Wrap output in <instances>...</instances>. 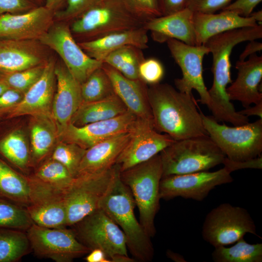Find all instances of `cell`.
<instances>
[{
  "mask_svg": "<svg viewBox=\"0 0 262 262\" xmlns=\"http://www.w3.org/2000/svg\"><path fill=\"white\" fill-rule=\"evenodd\" d=\"M32 41L0 38V69L16 72L44 63L41 51Z\"/></svg>",
  "mask_w": 262,
  "mask_h": 262,
  "instance_id": "obj_27",
  "label": "cell"
},
{
  "mask_svg": "<svg viewBox=\"0 0 262 262\" xmlns=\"http://www.w3.org/2000/svg\"><path fill=\"white\" fill-rule=\"evenodd\" d=\"M131 131V138L116 162L120 172L149 160L176 141L160 133L153 123L147 120L137 119Z\"/></svg>",
  "mask_w": 262,
  "mask_h": 262,
  "instance_id": "obj_15",
  "label": "cell"
},
{
  "mask_svg": "<svg viewBox=\"0 0 262 262\" xmlns=\"http://www.w3.org/2000/svg\"><path fill=\"white\" fill-rule=\"evenodd\" d=\"M166 43L182 72V77L174 80L177 89L189 94L196 90L200 96L198 101L209 108L210 98L203 76V60L209 49L204 45H189L174 39Z\"/></svg>",
  "mask_w": 262,
  "mask_h": 262,
  "instance_id": "obj_13",
  "label": "cell"
},
{
  "mask_svg": "<svg viewBox=\"0 0 262 262\" xmlns=\"http://www.w3.org/2000/svg\"><path fill=\"white\" fill-rule=\"evenodd\" d=\"M262 37V25L244 27L225 32L209 38L204 44L213 56V82L208 90L213 117L217 121H224L234 126H240L248 121L247 116L236 112L226 91L231 79L230 60L233 48L239 43Z\"/></svg>",
  "mask_w": 262,
  "mask_h": 262,
  "instance_id": "obj_1",
  "label": "cell"
},
{
  "mask_svg": "<svg viewBox=\"0 0 262 262\" xmlns=\"http://www.w3.org/2000/svg\"><path fill=\"white\" fill-rule=\"evenodd\" d=\"M193 23L196 45H204L211 37L225 32L258 25L250 16L244 17L227 10L218 14L194 12Z\"/></svg>",
  "mask_w": 262,
  "mask_h": 262,
  "instance_id": "obj_25",
  "label": "cell"
},
{
  "mask_svg": "<svg viewBox=\"0 0 262 262\" xmlns=\"http://www.w3.org/2000/svg\"><path fill=\"white\" fill-rule=\"evenodd\" d=\"M246 233L262 238L248 212L229 203L220 204L207 214L201 230L204 240L214 247L234 244Z\"/></svg>",
  "mask_w": 262,
  "mask_h": 262,
  "instance_id": "obj_9",
  "label": "cell"
},
{
  "mask_svg": "<svg viewBox=\"0 0 262 262\" xmlns=\"http://www.w3.org/2000/svg\"><path fill=\"white\" fill-rule=\"evenodd\" d=\"M37 6L34 0H0V15L23 13Z\"/></svg>",
  "mask_w": 262,
  "mask_h": 262,
  "instance_id": "obj_44",
  "label": "cell"
},
{
  "mask_svg": "<svg viewBox=\"0 0 262 262\" xmlns=\"http://www.w3.org/2000/svg\"><path fill=\"white\" fill-rule=\"evenodd\" d=\"M163 167L160 154L120 172L139 212L140 223L150 237L156 232L155 216L160 208V183Z\"/></svg>",
  "mask_w": 262,
  "mask_h": 262,
  "instance_id": "obj_4",
  "label": "cell"
},
{
  "mask_svg": "<svg viewBox=\"0 0 262 262\" xmlns=\"http://www.w3.org/2000/svg\"><path fill=\"white\" fill-rule=\"evenodd\" d=\"M31 249L26 231L0 228V262H15Z\"/></svg>",
  "mask_w": 262,
  "mask_h": 262,
  "instance_id": "obj_32",
  "label": "cell"
},
{
  "mask_svg": "<svg viewBox=\"0 0 262 262\" xmlns=\"http://www.w3.org/2000/svg\"><path fill=\"white\" fill-rule=\"evenodd\" d=\"M8 89H9V87L0 80V96Z\"/></svg>",
  "mask_w": 262,
  "mask_h": 262,
  "instance_id": "obj_56",
  "label": "cell"
},
{
  "mask_svg": "<svg viewBox=\"0 0 262 262\" xmlns=\"http://www.w3.org/2000/svg\"><path fill=\"white\" fill-rule=\"evenodd\" d=\"M130 9L136 16L147 21L162 16L158 0H125Z\"/></svg>",
  "mask_w": 262,
  "mask_h": 262,
  "instance_id": "obj_42",
  "label": "cell"
},
{
  "mask_svg": "<svg viewBox=\"0 0 262 262\" xmlns=\"http://www.w3.org/2000/svg\"><path fill=\"white\" fill-rule=\"evenodd\" d=\"M33 176L40 182L63 193L70 187L74 178L62 164L51 158L37 168Z\"/></svg>",
  "mask_w": 262,
  "mask_h": 262,
  "instance_id": "obj_35",
  "label": "cell"
},
{
  "mask_svg": "<svg viewBox=\"0 0 262 262\" xmlns=\"http://www.w3.org/2000/svg\"><path fill=\"white\" fill-rule=\"evenodd\" d=\"M235 68L238 71L237 78L226 89L230 100L239 101L245 108L252 103L262 102L259 85L262 79V56L255 53L247 60H238Z\"/></svg>",
  "mask_w": 262,
  "mask_h": 262,
  "instance_id": "obj_21",
  "label": "cell"
},
{
  "mask_svg": "<svg viewBox=\"0 0 262 262\" xmlns=\"http://www.w3.org/2000/svg\"><path fill=\"white\" fill-rule=\"evenodd\" d=\"M120 173V166L116 164L103 171L74 178L70 187L63 193L66 226L74 225L100 209L103 199Z\"/></svg>",
  "mask_w": 262,
  "mask_h": 262,
  "instance_id": "obj_7",
  "label": "cell"
},
{
  "mask_svg": "<svg viewBox=\"0 0 262 262\" xmlns=\"http://www.w3.org/2000/svg\"><path fill=\"white\" fill-rule=\"evenodd\" d=\"M262 0H236L230 3L222 10L233 12L244 17H248L254 9Z\"/></svg>",
  "mask_w": 262,
  "mask_h": 262,
  "instance_id": "obj_46",
  "label": "cell"
},
{
  "mask_svg": "<svg viewBox=\"0 0 262 262\" xmlns=\"http://www.w3.org/2000/svg\"><path fill=\"white\" fill-rule=\"evenodd\" d=\"M146 22L130 9L125 0H103L73 20L70 28L73 36L85 41L143 27Z\"/></svg>",
  "mask_w": 262,
  "mask_h": 262,
  "instance_id": "obj_6",
  "label": "cell"
},
{
  "mask_svg": "<svg viewBox=\"0 0 262 262\" xmlns=\"http://www.w3.org/2000/svg\"><path fill=\"white\" fill-rule=\"evenodd\" d=\"M38 40L60 56L80 84L103 65L102 62L90 57L83 50L73 35L70 26L66 24L52 25Z\"/></svg>",
  "mask_w": 262,
  "mask_h": 262,
  "instance_id": "obj_11",
  "label": "cell"
},
{
  "mask_svg": "<svg viewBox=\"0 0 262 262\" xmlns=\"http://www.w3.org/2000/svg\"><path fill=\"white\" fill-rule=\"evenodd\" d=\"M86 150L73 143L60 142L55 147L50 158L62 164L75 178Z\"/></svg>",
  "mask_w": 262,
  "mask_h": 262,
  "instance_id": "obj_39",
  "label": "cell"
},
{
  "mask_svg": "<svg viewBox=\"0 0 262 262\" xmlns=\"http://www.w3.org/2000/svg\"><path fill=\"white\" fill-rule=\"evenodd\" d=\"M230 173L224 167L214 172L203 171L162 177L160 198L169 200L180 196L201 201L217 186L233 182Z\"/></svg>",
  "mask_w": 262,
  "mask_h": 262,
  "instance_id": "obj_14",
  "label": "cell"
},
{
  "mask_svg": "<svg viewBox=\"0 0 262 262\" xmlns=\"http://www.w3.org/2000/svg\"><path fill=\"white\" fill-rule=\"evenodd\" d=\"M127 111L123 102L114 94L101 100L82 102L72 116L69 123L80 127L115 117Z\"/></svg>",
  "mask_w": 262,
  "mask_h": 262,
  "instance_id": "obj_29",
  "label": "cell"
},
{
  "mask_svg": "<svg viewBox=\"0 0 262 262\" xmlns=\"http://www.w3.org/2000/svg\"><path fill=\"white\" fill-rule=\"evenodd\" d=\"M87 262H110L104 252L100 249H92L85 258Z\"/></svg>",
  "mask_w": 262,
  "mask_h": 262,
  "instance_id": "obj_50",
  "label": "cell"
},
{
  "mask_svg": "<svg viewBox=\"0 0 262 262\" xmlns=\"http://www.w3.org/2000/svg\"><path fill=\"white\" fill-rule=\"evenodd\" d=\"M159 154L163 177L208 171L226 157L209 135L175 141Z\"/></svg>",
  "mask_w": 262,
  "mask_h": 262,
  "instance_id": "obj_5",
  "label": "cell"
},
{
  "mask_svg": "<svg viewBox=\"0 0 262 262\" xmlns=\"http://www.w3.org/2000/svg\"><path fill=\"white\" fill-rule=\"evenodd\" d=\"M3 72L0 69V79L1 78V77H2L3 74Z\"/></svg>",
  "mask_w": 262,
  "mask_h": 262,
  "instance_id": "obj_58",
  "label": "cell"
},
{
  "mask_svg": "<svg viewBox=\"0 0 262 262\" xmlns=\"http://www.w3.org/2000/svg\"><path fill=\"white\" fill-rule=\"evenodd\" d=\"M232 0H189L187 8L193 12L215 13L222 10Z\"/></svg>",
  "mask_w": 262,
  "mask_h": 262,
  "instance_id": "obj_43",
  "label": "cell"
},
{
  "mask_svg": "<svg viewBox=\"0 0 262 262\" xmlns=\"http://www.w3.org/2000/svg\"><path fill=\"white\" fill-rule=\"evenodd\" d=\"M110 261L111 262H133L135 259L130 258L128 255L119 254L114 256Z\"/></svg>",
  "mask_w": 262,
  "mask_h": 262,
  "instance_id": "obj_54",
  "label": "cell"
},
{
  "mask_svg": "<svg viewBox=\"0 0 262 262\" xmlns=\"http://www.w3.org/2000/svg\"><path fill=\"white\" fill-rule=\"evenodd\" d=\"M78 240L90 250H102L111 259L119 254L128 255L126 236L119 227L99 209L73 225Z\"/></svg>",
  "mask_w": 262,
  "mask_h": 262,
  "instance_id": "obj_10",
  "label": "cell"
},
{
  "mask_svg": "<svg viewBox=\"0 0 262 262\" xmlns=\"http://www.w3.org/2000/svg\"><path fill=\"white\" fill-rule=\"evenodd\" d=\"M135 205L130 189L121 180L119 174L103 199L100 208L124 232L127 248L135 259L148 262L152 260L154 250L151 237L135 216Z\"/></svg>",
  "mask_w": 262,
  "mask_h": 262,
  "instance_id": "obj_3",
  "label": "cell"
},
{
  "mask_svg": "<svg viewBox=\"0 0 262 262\" xmlns=\"http://www.w3.org/2000/svg\"><path fill=\"white\" fill-rule=\"evenodd\" d=\"M137 119L128 110L115 117L80 127L69 123L59 134L57 139L60 142L73 143L87 149L111 137L131 131Z\"/></svg>",
  "mask_w": 262,
  "mask_h": 262,
  "instance_id": "obj_16",
  "label": "cell"
},
{
  "mask_svg": "<svg viewBox=\"0 0 262 262\" xmlns=\"http://www.w3.org/2000/svg\"><path fill=\"white\" fill-rule=\"evenodd\" d=\"M46 63L23 70L4 72L0 80L9 88L23 94L27 92L41 77Z\"/></svg>",
  "mask_w": 262,
  "mask_h": 262,
  "instance_id": "obj_38",
  "label": "cell"
},
{
  "mask_svg": "<svg viewBox=\"0 0 262 262\" xmlns=\"http://www.w3.org/2000/svg\"><path fill=\"white\" fill-rule=\"evenodd\" d=\"M102 67L110 79L115 94L123 102L128 110L138 119L153 123L147 97V84L139 79L133 80L125 77L104 63Z\"/></svg>",
  "mask_w": 262,
  "mask_h": 262,
  "instance_id": "obj_22",
  "label": "cell"
},
{
  "mask_svg": "<svg viewBox=\"0 0 262 262\" xmlns=\"http://www.w3.org/2000/svg\"><path fill=\"white\" fill-rule=\"evenodd\" d=\"M147 97L158 132L176 141L209 135L192 95L182 93L168 83L150 85Z\"/></svg>",
  "mask_w": 262,
  "mask_h": 262,
  "instance_id": "obj_2",
  "label": "cell"
},
{
  "mask_svg": "<svg viewBox=\"0 0 262 262\" xmlns=\"http://www.w3.org/2000/svg\"><path fill=\"white\" fill-rule=\"evenodd\" d=\"M145 59L142 49L132 46H125L109 54L104 63L112 67L125 77L138 79V68Z\"/></svg>",
  "mask_w": 262,
  "mask_h": 262,
  "instance_id": "obj_33",
  "label": "cell"
},
{
  "mask_svg": "<svg viewBox=\"0 0 262 262\" xmlns=\"http://www.w3.org/2000/svg\"><path fill=\"white\" fill-rule=\"evenodd\" d=\"M103 0H66L65 7L54 13L61 20H73Z\"/></svg>",
  "mask_w": 262,
  "mask_h": 262,
  "instance_id": "obj_41",
  "label": "cell"
},
{
  "mask_svg": "<svg viewBox=\"0 0 262 262\" xmlns=\"http://www.w3.org/2000/svg\"><path fill=\"white\" fill-rule=\"evenodd\" d=\"M204 127L209 136L224 153L233 161L255 158L262 152V118L247 124L229 127L220 124L200 111Z\"/></svg>",
  "mask_w": 262,
  "mask_h": 262,
  "instance_id": "obj_8",
  "label": "cell"
},
{
  "mask_svg": "<svg viewBox=\"0 0 262 262\" xmlns=\"http://www.w3.org/2000/svg\"><path fill=\"white\" fill-rule=\"evenodd\" d=\"M36 180L23 176L0 159V198L26 207L34 195Z\"/></svg>",
  "mask_w": 262,
  "mask_h": 262,
  "instance_id": "obj_28",
  "label": "cell"
},
{
  "mask_svg": "<svg viewBox=\"0 0 262 262\" xmlns=\"http://www.w3.org/2000/svg\"><path fill=\"white\" fill-rule=\"evenodd\" d=\"M131 131L111 137L86 149L77 176L100 172L114 166L131 138Z\"/></svg>",
  "mask_w": 262,
  "mask_h": 262,
  "instance_id": "obj_24",
  "label": "cell"
},
{
  "mask_svg": "<svg viewBox=\"0 0 262 262\" xmlns=\"http://www.w3.org/2000/svg\"><path fill=\"white\" fill-rule=\"evenodd\" d=\"M255 40L249 41L239 56L240 61H244L250 55L260 51L262 49V43Z\"/></svg>",
  "mask_w": 262,
  "mask_h": 262,
  "instance_id": "obj_49",
  "label": "cell"
},
{
  "mask_svg": "<svg viewBox=\"0 0 262 262\" xmlns=\"http://www.w3.org/2000/svg\"><path fill=\"white\" fill-rule=\"evenodd\" d=\"M166 255L171 260L176 262H186V261L181 255L174 252L170 250L166 251Z\"/></svg>",
  "mask_w": 262,
  "mask_h": 262,
  "instance_id": "obj_53",
  "label": "cell"
},
{
  "mask_svg": "<svg viewBox=\"0 0 262 262\" xmlns=\"http://www.w3.org/2000/svg\"><path fill=\"white\" fill-rule=\"evenodd\" d=\"M233 246L214 247L212 257L214 262H262V244H249L242 238Z\"/></svg>",
  "mask_w": 262,
  "mask_h": 262,
  "instance_id": "obj_31",
  "label": "cell"
},
{
  "mask_svg": "<svg viewBox=\"0 0 262 262\" xmlns=\"http://www.w3.org/2000/svg\"><path fill=\"white\" fill-rule=\"evenodd\" d=\"M164 73L163 65L155 58H145L138 68L139 79L150 85L160 83L164 77Z\"/></svg>",
  "mask_w": 262,
  "mask_h": 262,
  "instance_id": "obj_40",
  "label": "cell"
},
{
  "mask_svg": "<svg viewBox=\"0 0 262 262\" xmlns=\"http://www.w3.org/2000/svg\"><path fill=\"white\" fill-rule=\"evenodd\" d=\"M252 17L258 24H261L262 22V11L259 10L252 12L250 15Z\"/></svg>",
  "mask_w": 262,
  "mask_h": 262,
  "instance_id": "obj_55",
  "label": "cell"
},
{
  "mask_svg": "<svg viewBox=\"0 0 262 262\" xmlns=\"http://www.w3.org/2000/svg\"><path fill=\"white\" fill-rule=\"evenodd\" d=\"M36 180L34 195L26 207L33 223L46 228H65L67 212L63 192Z\"/></svg>",
  "mask_w": 262,
  "mask_h": 262,
  "instance_id": "obj_19",
  "label": "cell"
},
{
  "mask_svg": "<svg viewBox=\"0 0 262 262\" xmlns=\"http://www.w3.org/2000/svg\"><path fill=\"white\" fill-rule=\"evenodd\" d=\"M66 0H45L44 5L54 13L58 11Z\"/></svg>",
  "mask_w": 262,
  "mask_h": 262,
  "instance_id": "obj_52",
  "label": "cell"
},
{
  "mask_svg": "<svg viewBox=\"0 0 262 262\" xmlns=\"http://www.w3.org/2000/svg\"><path fill=\"white\" fill-rule=\"evenodd\" d=\"M33 223L25 207L0 198V228L26 231Z\"/></svg>",
  "mask_w": 262,
  "mask_h": 262,
  "instance_id": "obj_37",
  "label": "cell"
},
{
  "mask_svg": "<svg viewBox=\"0 0 262 262\" xmlns=\"http://www.w3.org/2000/svg\"><path fill=\"white\" fill-rule=\"evenodd\" d=\"M24 94L9 88L0 96V116L6 115L22 99Z\"/></svg>",
  "mask_w": 262,
  "mask_h": 262,
  "instance_id": "obj_45",
  "label": "cell"
},
{
  "mask_svg": "<svg viewBox=\"0 0 262 262\" xmlns=\"http://www.w3.org/2000/svg\"><path fill=\"white\" fill-rule=\"evenodd\" d=\"M0 153L17 167L24 169L31 163V154L24 133L19 130L10 132L0 141Z\"/></svg>",
  "mask_w": 262,
  "mask_h": 262,
  "instance_id": "obj_34",
  "label": "cell"
},
{
  "mask_svg": "<svg viewBox=\"0 0 262 262\" xmlns=\"http://www.w3.org/2000/svg\"><path fill=\"white\" fill-rule=\"evenodd\" d=\"M54 12L44 5L20 14L0 15V38L39 39L52 26Z\"/></svg>",
  "mask_w": 262,
  "mask_h": 262,
  "instance_id": "obj_17",
  "label": "cell"
},
{
  "mask_svg": "<svg viewBox=\"0 0 262 262\" xmlns=\"http://www.w3.org/2000/svg\"><path fill=\"white\" fill-rule=\"evenodd\" d=\"M222 164H224V167L230 173L244 168L261 169L262 168V157L261 155L255 158L243 161H233L226 157Z\"/></svg>",
  "mask_w": 262,
  "mask_h": 262,
  "instance_id": "obj_47",
  "label": "cell"
},
{
  "mask_svg": "<svg viewBox=\"0 0 262 262\" xmlns=\"http://www.w3.org/2000/svg\"><path fill=\"white\" fill-rule=\"evenodd\" d=\"M57 89L54 95L51 115L55 123L57 136L70 123L82 98L80 83L63 65L55 66ZM58 138V137H57Z\"/></svg>",
  "mask_w": 262,
  "mask_h": 262,
  "instance_id": "obj_20",
  "label": "cell"
},
{
  "mask_svg": "<svg viewBox=\"0 0 262 262\" xmlns=\"http://www.w3.org/2000/svg\"><path fill=\"white\" fill-rule=\"evenodd\" d=\"M26 232L31 249L41 258L70 262L91 251L78 240L72 229L46 228L33 223Z\"/></svg>",
  "mask_w": 262,
  "mask_h": 262,
  "instance_id": "obj_12",
  "label": "cell"
},
{
  "mask_svg": "<svg viewBox=\"0 0 262 262\" xmlns=\"http://www.w3.org/2000/svg\"><path fill=\"white\" fill-rule=\"evenodd\" d=\"M239 114L248 117L249 116L256 115L262 118V102L255 104L250 107L245 108V109L238 112Z\"/></svg>",
  "mask_w": 262,
  "mask_h": 262,
  "instance_id": "obj_51",
  "label": "cell"
},
{
  "mask_svg": "<svg viewBox=\"0 0 262 262\" xmlns=\"http://www.w3.org/2000/svg\"><path fill=\"white\" fill-rule=\"evenodd\" d=\"M81 88L82 102L101 100L115 94L110 79L102 66L81 84Z\"/></svg>",
  "mask_w": 262,
  "mask_h": 262,
  "instance_id": "obj_36",
  "label": "cell"
},
{
  "mask_svg": "<svg viewBox=\"0 0 262 262\" xmlns=\"http://www.w3.org/2000/svg\"><path fill=\"white\" fill-rule=\"evenodd\" d=\"M147 33L143 27L115 32L95 39L78 42L88 56L103 62L109 54L125 46H134L142 50L147 49Z\"/></svg>",
  "mask_w": 262,
  "mask_h": 262,
  "instance_id": "obj_26",
  "label": "cell"
},
{
  "mask_svg": "<svg viewBox=\"0 0 262 262\" xmlns=\"http://www.w3.org/2000/svg\"><path fill=\"white\" fill-rule=\"evenodd\" d=\"M194 12L186 8L179 12L149 19L144 27L151 33L153 40L162 43L171 39L189 45H196L193 23Z\"/></svg>",
  "mask_w": 262,
  "mask_h": 262,
  "instance_id": "obj_23",
  "label": "cell"
},
{
  "mask_svg": "<svg viewBox=\"0 0 262 262\" xmlns=\"http://www.w3.org/2000/svg\"><path fill=\"white\" fill-rule=\"evenodd\" d=\"M162 16L173 14L187 8L189 0H158Z\"/></svg>",
  "mask_w": 262,
  "mask_h": 262,
  "instance_id": "obj_48",
  "label": "cell"
},
{
  "mask_svg": "<svg viewBox=\"0 0 262 262\" xmlns=\"http://www.w3.org/2000/svg\"><path fill=\"white\" fill-rule=\"evenodd\" d=\"M37 3H41L44 1L45 3V0H34Z\"/></svg>",
  "mask_w": 262,
  "mask_h": 262,
  "instance_id": "obj_57",
  "label": "cell"
},
{
  "mask_svg": "<svg viewBox=\"0 0 262 262\" xmlns=\"http://www.w3.org/2000/svg\"><path fill=\"white\" fill-rule=\"evenodd\" d=\"M55 65L53 60L46 63L40 78L24 94L21 100L6 115V118L29 115L52 117V104L55 88Z\"/></svg>",
  "mask_w": 262,
  "mask_h": 262,
  "instance_id": "obj_18",
  "label": "cell"
},
{
  "mask_svg": "<svg viewBox=\"0 0 262 262\" xmlns=\"http://www.w3.org/2000/svg\"><path fill=\"white\" fill-rule=\"evenodd\" d=\"M31 126L32 160L42 161L50 152L57 139V130L52 117H33Z\"/></svg>",
  "mask_w": 262,
  "mask_h": 262,
  "instance_id": "obj_30",
  "label": "cell"
}]
</instances>
